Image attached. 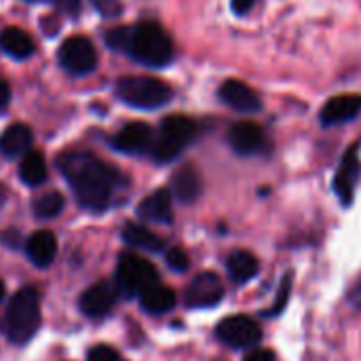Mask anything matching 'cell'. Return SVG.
I'll use <instances>...</instances> for the list:
<instances>
[{"instance_id":"33","label":"cell","mask_w":361,"mask_h":361,"mask_svg":"<svg viewBox=\"0 0 361 361\" xmlns=\"http://www.w3.org/2000/svg\"><path fill=\"white\" fill-rule=\"evenodd\" d=\"M8 102H11V89H8V85L0 78V112L6 110Z\"/></svg>"},{"instance_id":"35","label":"cell","mask_w":361,"mask_h":361,"mask_svg":"<svg viewBox=\"0 0 361 361\" xmlns=\"http://www.w3.org/2000/svg\"><path fill=\"white\" fill-rule=\"evenodd\" d=\"M2 241H6V243H8V247H17V243H19V235H17L15 231H6V233L2 235Z\"/></svg>"},{"instance_id":"13","label":"cell","mask_w":361,"mask_h":361,"mask_svg":"<svg viewBox=\"0 0 361 361\" xmlns=\"http://www.w3.org/2000/svg\"><path fill=\"white\" fill-rule=\"evenodd\" d=\"M360 112L361 95L345 93V95L330 97V99L324 104V108H322V112H319V118H322V125L334 127V125H343V123L353 121Z\"/></svg>"},{"instance_id":"30","label":"cell","mask_w":361,"mask_h":361,"mask_svg":"<svg viewBox=\"0 0 361 361\" xmlns=\"http://www.w3.org/2000/svg\"><path fill=\"white\" fill-rule=\"evenodd\" d=\"M80 4H82L80 0H55V6L68 17H76L80 13Z\"/></svg>"},{"instance_id":"32","label":"cell","mask_w":361,"mask_h":361,"mask_svg":"<svg viewBox=\"0 0 361 361\" xmlns=\"http://www.w3.org/2000/svg\"><path fill=\"white\" fill-rule=\"evenodd\" d=\"M231 4H233V11L237 15H245V13H250L254 8L256 0H231Z\"/></svg>"},{"instance_id":"5","label":"cell","mask_w":361,"mask_h":361,"mask_svg":"<svg viewBox=\"0 0 361 361\" xmlns=\"http://www.w3.org/2000/svg\"><path fill=\"white\" fill-rule=\"evenodd\" d=\"M116 95L133 108L140 110H154L165 106L173 91L165 80L152 76H125L116 82Z\"/></svg>"},{"instance_id":"2","label":"cell","mask_w":361,"mask_h":361,"mask_svg":"<svg viewBox=\"0 0 361 361\" xmlns=\"http://www.w3.org/2000/svg\"><path fill=\"white\" fill-rule=\"evenodd\" d=\"M125 53L148 68H163L173 59V42L159 23L142 21L131 27Z\"/></svg>"},{"instance_id":"28","label":"cell","mask_w":361,"mask_h":361,"mask_svg":"<svg viewBox=\"0 0 361 361\" xmlns=\"http://www.w3.org/2000/svg\"><path fill=\"white\" fill-rule=\"evenodd\" d=\"M167 264H169L173 271L184 273V271L188 269V254H186L184 250H180V247H173V250L167 252Z\"/></svg>"},{"instance_id":"9","label":"cell","mask_w":361,"mask_h":361,"mask_svg":"<svg viewBox=\"0 0 361 361\" xmlns=\"http://www.w3.org/2000/svg\"><path fill=\"white\" fill-rule=\"evenodd\" d=\"M224 296V283L216 273L197 275L186 288V305L190 309H209L216 307Z\"/></svg>"},{"instance_id":"26","label":"cell","mask_w":361,"mask_h":361,"mask_svg":"<svg viewBox=\"0 0 361 361\" xmlns=\"http://www.w3.org/2000/svg\"><path fill=\"white\" fill-rule=\"evenodd\" d=\"M129 32H131V25H121V27H114L106 34V42L108 47H112L114 51H123L127 49V42H129Z\"/></svg>"},{"instance_id":"31","label":"cell","mask_w":361,"mask_h":361,"mask_svg":"<svg viewBox=\"0 0 361 361\" xmlns=\"http://www.w3.org/2000/svg\"><path fill=\"white\" fill-rule=\"evenodd\" d=\"M243 361H275V353L267 349H252Z\"/></svg>"},{"instance_id":"36","label":"cell","mask_w":361,"mask_h":361,"mask_svg":"<svg viewBox=\"0 0 361 361\" xmlns=\"http://www.w3.org/2000/svg\"><path fill=\"white\" fill-rule=\"evenodd\" d=\"M4 203H6V188L0 184V209L4 207Z\"/></svg>"},{"instance_id":"37","label":"cell","mask_w":361,"mask_h":361,"mask_svg":"<svg viewBox=\"0 0 361 361\" xmlns=\"http://www.w3.org/2000/svg\"><path fill=\"white\" fill-rule=\"evenodd\" d=\"M2 298H4V283L0 281V302H2Z\"/></svg>"},{"instance_id":"3","label":"cell","mask_w":361,"mask_h":361,"mask_svg":"<svg viewBox=\"0 0 361 361\" xmlns=\"http://www.w3.org/2000/svg\"><path fill=\"white\" fill-rule=\"evenodd\" d=\"M40 328V298L34 288H21L11 296L4 313V334L15 345H25Z\"/></svg>"},{"instance_id":"24","label":"cell","mask_w":361,"mask_h":361,"mask_svg":"<svg viewBox=\"0 0 361 361\" xmlns=\"http://www.w3.org/2000/svg\"><path fill=\"white\" fill-rule=\"evenodd\" d=\"M19 176L27 186H38L47 180V161L38 150H30L21 159Z\"/></svg>"},{"instance_id":"23","label":"cell","mask_w":361,"mask_h":361,"mask_svg":"<svg viewBox=\"0 0 361 361\" xmlns=\"http://www.w3.org/2000/svg\"><path fill=\"white\" fill-rule=\"evenodd\" d=\"M0 47L13 59H27L34 53L32 38L23 30H19V27H6L2 32V36H0Z\"/></svg>"},{"instance_id":"20","label":"cell","mask_w":361,"mask_h":361,"mask_svg":"<svg viewBox=\"0 0 361 361\" xmlns=\"http://www.w3.org/2000/svg\"><path fill=\"white\" fill-rule=\"evenodd\" d=\"M140 302H142V309L150 315H163V313H169L173 307H176V292L167 286H161V283H154L150 286L148 290H144L140 294Z\"/></svg>"},{"instance_id":"27","label":"cell","mask_w":361,"mask_h":361,"mask_svg":"<svg viewBox=\"0 0 361 361\" xmlns=\"http://www.w3.org/2000/svg\"><path fill=\"white\" fill-rule=\"evenodd\" d=\"M91 4L95 6V11L106 17V19H114L123 13V4L121 0H91Z\"/></svg>"},{"instance_id":"16","label":"cell","mask_w":361,"mask_h":361,"mask_svg":"<svg viewBox=\"0 0 361 361\" xmlns=\"http://www.w3.org/2000/svg\"><path fill=\"white\" fill-rule=\"evenodd\" d=\"M137 216L142 220H148V222L171 224V220H173V205H171L169 188H159L152 195H148L146 199H142V203L137 205Z\"/></svg>"},{"instance_id":"6","label":"cell","mask_w":361,"mask_h":361,"mask_svg":"<svg viewBox=\"0 0 361 361\" xmlns=\"http://www.w3.org/2000/svg\"><path fill=\"white\" fill-rule=\"evenodd\" d=\"M154 283H159V273L152 262L135 254H123L118 258L114 286L123 298H140V294Z\"/></svg>"},{"instance_id":"4","label":"cell","mask_w":361,"mask_h":361,"mask_svg":"<svg viewBox=\"0 0 361 361\" xmlns=\"http://www.w3.org/2000/svg\"><path fill=\"white\" fill-rule=\"evenodd\" d=\"M197 135V125L184 114H171L163 118L159 135H154L150 154L157 163H169L180 157L184 146H188Z\"/></svg>"},{"instance_id":"11","label":"cell","mask_w":361,"mask_h":361,"mask_svg":"<svg viewBox=\"0 0 361 361\" xmlns=\"http://www.w3.org/2000/svg\"><path fill=\"white\" fill-rule=\"evenodd\" d=\"M361 178V161L357 154V146H353L351 150H347V154L343 157V163L334 176V192L341 197L343 205H351L357 182Z\"/></svg>"},{"instance_id":"12","label":"cell","mask_w":361,"mask_h":361,"mask_svg":"<svg viewBox=\"0 0 361 361\" xmlns=\"http://www.w3.org/2000/svg\"><path fill=\"white\" fill-rule=\"evenodd\" d=\"M116 286L110 283V281H99L95 286H91L89 290L82 292L80 296V311L87 315V317H104L110 313V309L114 307L116 302Z\"/></svg>"},{"instance_id":"10","label":"cell","mask_w":361,"mask_h":361,"mask_svg":"<svg viewBox=\"0 0 361 361\" xmlns=\"http://www.w3.org/2000/svg\"><path fill=\"white\" fill-rule=\"evenodd\" d=\"M228 144L231 148L241 154V157H252V154H260L267 146V135L264 129L252 121H243L231 127L228 131Z\"/></svg>"},{"instance_id":"7","label":"cell","mask_w":361,"mask_h":361,"mask_svg":"<svg viewBox=\"0 0 361 361\" xmlns=\"http://www.w3.org/2000/svg\"><path fill=\"white\" fill-rule=\"evenodd\" d=\"M59 63L63 70H68L70 74L82 76L95 70L97 66V51L93 47V42L85 36H72L68 38L61 47H59Z\"/></svg>"},{"instance_id":"29","label":"cell","mask_w":361,"mask_h":361,"mask_svg":"<svg viewBox=\"0 0 361 361\" xmlns=\"http://www.w3.org/2000/svg\"><path fill=\"white\" fill-rule=\"evenodd\" d=\"M87 361H121V357L114 349H110L106 345H97L89 351Z\"/></svg>"},{"instance_id":"17","label":"cell","mask_w":361,"mask_h":361,"mask_svg":"<svg viewBox=\"0 0 361 361\" xmlns=\"http://www.w3.org/2000/svg\"><path fill=\"white\" fill-rule=\"evenodd\" d=\"M25 252H27V258L32 260V264H36L40 269L51 267L57 256V239L49 231H38L27 239Z\"/></svg>"},{"instance_id":"21","label":"cell","mask_w":361,"mask_h":361,"mask_svg":"<svg viewBox=\"0 0 361 361\" xmlns=\"http://www.w3.org/2000/svg\"><path fill=\"white\" fill-rule=\"evenodd\" d=\"M226 269H228V277H231L235 283H247L252 277L258 275L260 264H258V258H256L252 252L237 250V252H233V254L228 256Z\"/></svg>"},{"instance_id":"1","label":"cell","mask_w":361,"mask_h":361,"mask_svg":"<svg viewBox=\"0 0 361 361\" xmlns=\"http://www.w3.org/2000/svg\"><path fill=\"white\" fill-rule=\"evenodd\" d=\"M57 169L72 186L78 205L89 212L106 209L121 184V173L91 152H63L57 159Z\"/></svg>"},{"instance_id":"34","label":"cell","mask_w":361,"mask_h":361,"mask_svg":"<svg viewBox=\"0 0 361 361\" xmlns=\"http://www.w3.org/2000/svg\"><path fill=\"white\" fill-rule=\"evenodd\" d=\"M349 300H351V305H353V307L361 309V279L357 281V286L351 290V294H349Z\"/></svg>"},{"instance_id":"25","label":"cell","mask_w":361,"mask_h":361,"mask_svg":"<svg viewBox=\"0 0 361 361\" xmlns=\"http://www.w3.org/2000/svg\"><path fill=\"white\" fill-rule=\"evenodd\" d=\"M63 205H66L63 197H61L59 192L51 190V192L40 195V197L32 203V212H34V216H36V218H40V220H49V218L59 216V212L63 209Z\"/></svg>"},{"instance_id":"15","label":"cell","mask_w":361,"mask_h":361,"mask_svg":"<svg viewBox=\"0 0 361 361\" xmlns=\"http://www.w3.org/2000/svg\"><path fill=\"white\" fill-rule=\"evenodd\" d=\"M152 129L146 123H129L125 125L112 140V146L125 154H142L152 146Z\"/></svg>"},{"instance_id":"22","label":"cell","mask_w":361,"mask_h":361,"mask_svg":"<svg viewBox=\"0 0 361 361\" xmlns=\"http://www.w3.org/2000/svg\"><path fill=\"white\" fill-rule=\"evenodd\" d=\"M123 241L135 250H146V252H161L163 250V239L157 237L152 231H148L146 226L142 224H135V222H129L125 224L123 228Z\"/></svg>"},{"instance_id":"18","label":"cell","mask_w":361,"mask_h":361,"mask_svg":"<svg viewBox=\"0 0 361 361\" xmlns=\"http://www.w3.org/2000/svg\"><path fill=\"white\" fill-rule=\"evenodd\" d=\"M203 190L201 176L192 165L180 167L173 178H171V192L182 201V203H195Z\"/></svg>"},{"instance_id":"14","label":"cell","mask_w":361,"mask_h":361,"mask_svg":"<svg viewBox=\"0 0 361 361\" xmlns=\"http://www.w3.org/2000/svg\"><path fill=\"white\" fill-rule=\"evenodd\" d=\"M220 99L237 112L252 114L262 108L260 95L243 80H226L220 87Z\"/></svg>"},{"instance_id":"19","label":"cell","mask_w":361,"mask_h":361,"mask_svg":"<svg viewBox=\"0 0 361 361\" xmlns=\"http://www.w3.org/2000/svg\"><path fill=\"white\" fill-rule=\"evenodd\" d=\"M30 146H32V129L27 125L21 123L11 125L0 135V154L6 159L23 157L25 152H30Z\"/></svg>"},{"instance_id":"8","label":"cell","mask_w":361,"mask_h":361,"mask_svg":"<svg viewBox=\"0 0 361 361\" xmlns=\"http://www.w3.org/2000/svg\"><path fill=\"white\" fill-rule=\"evenodd\" d=\"M216 336L231 349H254L262 341V330L254 319L235 315L216 328Z\"/></svg>"}]
</instances>
